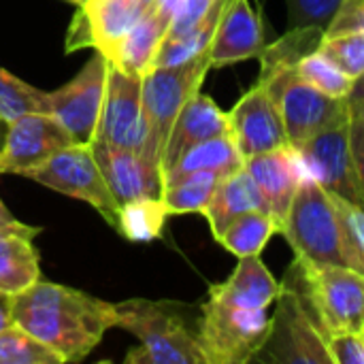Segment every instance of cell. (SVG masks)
<instances>
[{"instance_id":"cell-41","label":"cell","mask_w":364,"mask_h":364,"mask_svg":"<svg viewBox=\"0 0 364 364\" xmlns=\"http://www.w3.org/2000/svg\"><path fill=\"white\" fill-rule=\"evenodd\" d=\"M11 324V296L0 294V328Z\"/></svg>"},{"instance_id":"cell-2","label":"cell","mask_w":364,"mask_h":364,"mask_svg":"<svg viewBox=\"0 0 364 364\" xmlns=\"http://www.w3.org/2000/svg\"><path fill=\"white\" fill-rule=\"evenodd\" d=\"M282 235L301 264L346 267L364 273V254L354 243L333 194L311 177L299 188Z\"/></svg>"},{"instance_id":"cell-38","label":"cell","mask_w":364,"mask_h":364,"mask_svg":"<svg viewBox=\"0 0 364 364\" xmlns=\"http://www.w3.org/2000/svg\"><path fill=\"white\" fill-rule=\"evenodd\" d=\"M333 198H335V203H337V207H339V211H341V215H343V220L352 232L354 243L364 254V207L352 203V200H346L337 194H333Z\"/></svg>"},{"instance_id":"cell-25","label":"cell","mask_w":364,"mask_h":364,"mask_svg":"<svg viewBox=\"0 0 364 364\" xmlns=\"http://www.w3.org/2000/svg\"><path fill=\"white\" fill-rule=\"evenodd\" d=\"M224 177L226 175L222 173L200 171L166 181L162 190V203L168 215H188V213L203 215Z\"/></svg>"},{"instance_id":"cell-12","label":"cell","mask_w":364,"mask_h":364,"mask_svg":"<svg viewBox=\"0 0 364 364\" xmlns=\"http://www.w3.org/2000/svg\"><path fill=\"white\" fill-rule=\"evenodd\" d=\"M154 6V0H85L77 4L66 32V51L94 47L109 60L124 36Z\"/></svg>"},{"instance_id":"cell-16","label":"cell","mask_w":364,"mask_h":364,"mask_svg":"<svg viewBox=\"0 0 364 364\" xmlns=\"http://www.w3.org/2000/svg\"><path fill=\"white\" fill-rule=\"evenodd\" d=\"M245 168L264 198L267 213L275 220L282 232L292 200L303 181L309 177L299 151L292 145H284L279 149L247 158Z\"/></svg>"},{"instance_id":"cell-19","label":"cell","mask_w":364,"mask_h":364,"mask_svg":"<svg viewBox=\"0 0 364 364\" xmlns=\"http://www.w3.org/2000/svg\"><path fill=\"white\" fill-rule=\"evenodd\" d=\"M230 134V119L228 113H224L213 98H209L203 92H196L179 111L166 147L162 156V175L194 145L213 139Z\"/></svg>"},{"instance_id":"cell-44","label":"cell","mask_w":364,"mask_h":364,"mask_svg":"<svg viewBox=\"0 0 364 364\" xmlns=\"http://www.w3.org/2000/svg\"><path fill=\"white\" fill-rule=\"evenodd\" d=\"M350 105H352V102H350ZM354 109H356V111H360V113H363V117H364V107H354Z\"/></svg>"},{"instance_id":"cell-24","label":"cell","mask_w":364,"mask_h":364,"mask_svg":"<svg viewBox=\"0 0 364 364\" xmlns=\"http://www.w3.org/2000/svg\"><path fill=\"white\" fill-rule=\"evenodd\" d=\"M245 164V158L241 156L232 134H222L207 139L194 147H190L166 173H164V183L190 173H200V171H213L222 175H230L237 168Z\"/></svg>"},{"instance_id":"cell-30","label":"cell","mask_w":364,"mask_h":364,"mask_svg":"<svg viewBox=\"0 0 364 364\" xmlns=\"http://www.w3.org/2000/svg\"><path fill=\"white\" fill-rule=\"evenodd\" d=\"M0 364H64V360L23 328H0Z\"/></svg>"},{"instance_id":"cell-18","label":"cell","mask_w":364,"mask_h":364,"mask_svg":"<svg viewBox=\"0 0 364 364\" xmlns=\"http://www.w3.org/2000/svg\"><path fill=\"white\" fill-rule=\"evenodd\" d=\"M264 45L262 23L250 0H228L209 47L211 68L258 58Z\"/></svg>"},{"instance_id":"cell-27","label":"cell","mask_w":364,"mask_h":364,"mask_svg":"<svg viewBox=\"0 0 364 364\" xmlns=\"http://www.w3.org/2000/svg\"><path fill=\"white\" fill-rule=\"evenodd\" d=\"M324 30L320 28H288V32L271 45H264L260 58V75L282 68H296V64L311 51H318Z\"/></svg>"},{"instance_id":"cell-29","label":"cell","mask_w":364,"mask_h":364,"mask_svg":"<svg viewBox=\"0 0 364 364\" xmlns=\"http://www.w3.org/2000/svg\"><path fill=\"white\" fill-rule=\"evenodd\" d=\"M296 73L303 81H307L309 85L333 98H350L356 83L350 75H346L335 62H331L320 51L307 53L296 64Z\"/></svg>"},{"instance_id":"cell-35","label":"cell","mask_w":364,"mask_h":364,"mask_svg":"<svg viewBox=\"0 0 364 364\" xmlns=\"http://www.w3.org/2000/svg\"><path fill=\"white\" fill-rule=\"evenodd\" d=\"M213 2L215 0H183V4L179 6V11L175 13V17L171 21L166 38H179L186 32H190L192 28H196L198 21L209 13Z\"/></svg>"},{"instance_id":"cell-21","label":"cell","mask_w":364,"mask_h":364,"mask_svg":"<svg viewBox=\"0 0 364 364\" xmlns=\"http://www.w3.org/2000/svg\"><path fill=\"white\" fill-rule=\"evenodd\" d=\"M254 209L267 211V205H264V198H262L256 181L252 179V175L247 173V168L243 164L241 168H237L235 173L226 175L220 181V186L203 215L209 222L211 235L218 239L232 220H237L239 215L254 211Z\"/></svg>"},{"instance_id":"cell-32","label":"cell","mask_w":364,"mask_h":364,"mask_svg":"<svg viewBox=\"0 0 364 364\" xmlns=\"http://www.w3.org/2000/svg\"><path fill=\"white\" fill-rule=\"evenodd\" d=\"M331 62H335L346 75L354 81L364 77V34L363 32H341V34H324L320 47Z\"/></svg>"},{"instance_id":"cell-6","label":"cell","mask_w":364,"mask_h":364,"mask_svg":"<svg viewBox=\"0 0 364 364\" xmlns=\"http://www.w3.org/2000/svg\"><path fill=\"white\" fill-rule=\"evenodd\" d=\"M267 309H241L207 299L198 316V341L207 364L254 363L269 337Z\"/></svg>"},{"instance_id":"cell-42","label":"cell","mask_w":364,"mask_h":364,"mask_svg":"<svg viewBox=\"0 0 364 364\" xmlns=\"http://www.w3.org/2000/svg\"><path fill=\"white\" fill-rule=\"evenodd\" d=\"M350 102H352V107H364V77H360L354 83V90L350 94Z\"/></svg>"},{"instance_id":"cell-7","label":"cell","mask_w":364,"mask_h":364,"mask_svg":"<svg viewBox=\"0 0 364 364\" xmlns=\"http://www.w3.org/2000/svg\"><path fill=\"white\" fill-rule=\"evenodd\" d=\"M277 102L288 145L296 147L316 132L352 115L350 98H333L303 81L296 68H282L258 79Z\"/></svg>"},{"instance_id":"cell-39","label":"cell","mask_w":364,"mask_h":364,"mask_svg":"<svg viewBox=\"0 0 364 364\" xmlns=\"http://www.w3.org/2000/svg\"><path fill=\"white\" fill-rule=\"evenodd\" d=\"M9 232H13V235H23V237L34 239V237H38V235L43 232V228L17 220V218L9 211V207L0 200V235H9Z\"/></svg>"},{"instance_id":"cell-34","label":"cell","mask_w":364,"mask_h":364,"mask_svg":"<svg viewBox=\"0 0 364 364\" xmlns=\"http://www.w3.org/2000/svg\"><path fill=\"white\" fill-rule=\"evenodd\" d=\"M333 364H364V333H337L328 337Z\"/></svg>"},{"instance_id":"cell-15","label":"cell","mask_w":364,"mask_h":364,"mask_svg":"<svg viewBox=\"0 0 364 364\" xmlns=\"http://www.w3.org/2000/svg\"><path fill=\"white\" fill-rule=\"evenodd\" d=\"M228 119L230 134L245 160L288 145L279 107L260 81L230 109Z\"/></svg>"},{"instance_id":"cell-28","label":"cell","mask_w":364,"mask_h":364,"mask_svg":"<svg viewBox=\"0 0 364 364\" xmlns=\"http://www.w3.org/2000/svg\"><path fill=\"white\" fill-rule=\"evenodd\" d=\"M168 211L162 198H136L119 205L117 230L134 243H149L162 235Z\"/></svg>"},{"instance_id":"cell-23","label":"cell","mask_w":364,"mask_h":364,"mask_svg":"<svg viewBox=\"0 0 364 364\" xmlns=\"http://www.w3.org/2000/svg\"><path fill=\"white\" fill-rule=\"evenodd\" d=\"M41 279V256L34 239L0 235V294L17 296Z\"/></svg>"},{"instance_id":"cell-26","label":"cell","mask_w":364,"mask_h":364,"mask_svg":"<svg viewBox=\"0 0 364 364\" xmlns=\"http://www.w3.org/2000/svg\"><path fill=\"white\" fill-rule=\"evenodd\" d=\"M275 232H279L275 220L267 211L254 209L232 220L218 237V243L237 258L260 256Z\"/></svg>"},{"instance_id":"cell-1","label":"cell","mask_w":364,"mask_h":364,"mask_svg":"<svg viewBox=\"0 0 364 364\" xmlns=\"http://www.w3.org/2000/svg\"><path fill=\"white\" fill-rule=\"evenodd\" d=\"M11 324L51 348L64 364L85 360L117 326L115 305L87 292L45 282L11 299Z\"/></svg>"},{"instance_id":"cell-14","label":"cell","mask_w":364,"mask_h":364,"mask_svg":"<svg viewBox=\"0 0 364 364\" xmlns=\"http://www.w3.org/2000/svg\"><path fill=\"white\" fill-rule=\"evenodd\" d=\"M70 143V134L51 113H26L9 122L0 149V175L21 177Z\"/></svg>"},{"instance_id":"cell-22","label":"cell","mask_w":364,"mask_h":364,"mask_svg":"<svg viewBox=\"0 0 364 364\" xmlns=\"http://www.w3.org/2000/svg\"><path fill=\"white\" fill-rule=\"evenodd\" d=\"M168 28L171 19L162 15L156 6H151L124 36L115 55L109 62L130 75H145L151 68L162 41L166 38Z\"/></svg>"},{"instance_id":"cell-3","label":"cell","mask_w":364,"mask_h":364,"mask_svg":"<svg viewBox=\"0 0 364 364\" xmlns=\"http://www.w3.org/2000/svg\"><path fill=\"white\" fill-rule=\"evenodd\" d=\"M115 305L117 326L136 337L126 364H207L198 341V322L188 320L190 307L173 301L130 299Z\"/></svg>"},{"instance_id":"cell-13","label":"cell","mask_w":364,"mask_h":364,"mask_svg":"<svg viewBox=\"0 0 364 364\" xmlns=\"http://www.w3.org/2000/svg\"><path fill=\"white\" fill-rule=\"evenodd\" d=\"M350 119L352 115L316 132L294 149L299 151L309 177L316 179L326 192L364 207L352 164Z\"/></svg>"},{"instance_id":"cell-45","label":"cell","mask_w":364,"mask_h":364,"mask_svg":"<svg viewBox=\"0 0 364 364\" xmlns=\"http://www.w3.org/2000/svg\"><path fill=\"white\" fill-rule=\"evenodd\" d=\"M68 2H73V4H81V2H85V0H68Z\"/></svg>"},{"instance_id":"cell-37","label":"cell","mask_w":364,"mask_h":364,"mask_svg":"<svg viewBox=\"0 0 364 364\" xmlns=\"http://www.w3.org/2000/svg\"><path fill=\"white\" fill-rule=\"evenodd\" d=\"M350 145H352L354 177H356V186L364 203V117L354 107H352V119H350Z\"/></svg>"},{"instance_id":"cell-10","label":"cell","mask_w":364,"mask_h":364,"mask_svg":"<svg viewBox=\"0 0 364 364\" xmlns=\"http://www.w3.org/2000/svg\"><path fill=\"white\" fill-rule=\"evenodd\" d=\"M109 58L100 51L66 85L47 92V113H51L70 134L73 143L92 145L100 119L105 87H107Z\"/></svg>"},{"instance_id":"cell-9","label":"cell","mask_w":364,"mask_h":364,"mask_svg":"<svg viewBox=\"0 0 364 364\" xmlns=\"http://www.w3.org/2000/svg\"><path fill=\"white\" fill-rule=\"evenodd\" d=\"M311 309L326 339L364 328V273L346 267H307L294 260Z\"/></svg>"},{"instance_id":"cell-43","label":"cell","mask_w":364,"mask_h":364,"mask_svg":"<svg viewBox=\"0 0 364 364\" xmlns=\"http://www.w3.org/2000/svg\"><path fill=\"white\" fill-rule=\"evenodd\" d=\"M6 132H9V122L0 115V149L4 145V139H6Z\"/></svg>"},{"instance_id":"cell-5","label":"cell","mask_w":364,"mask_h":364,"mask_svg":"<svg viewBox=\"0 0 364 364\" xmlns=\"http://www.w3.org/2000/svg\"><path fill=\"white\" fill-rule=\"evenodd\" d=\"M211 70L209 51L175 66H151L141 79L143 117L147 124V158L162 168L171 128L183 105L200 92Z\"/></svg>"},{"instance_id":"cell-36","label":"cell","mask_w":364,"mask_h":364,"mask_svg":"<svg viewBox=\"0 0 364 364\" xmlns=\"http://www.w3.org/2000/svg\"><path fill=\"white\" fill-rule=\"evenodd\" d=\"M341 32H363L364 34V0H346L337 15L333 17L326 34Z\"/></svg>"},{"instance_id":"cell-17","label":"cell","mask_w":364,"mask_h":364,"mask_svg":"<svg viewBox=\"0 0 364 364\" xmlns=\"http://www.w3.org/2000/svg\"><path fill=\"white\" fill-rule=\"evenodd\" d=\"M92 151L117 205L136 198H162V168L143 151L109 147L100 143H92Z\"/></svg>"},{"instance_id":"cell-46","label":"cell","mask_w":364,"mask_h":364,"mask_svg":"<svg viewBox=\"0 0 364 364\" xmlns=\"http://www.w3.org/2000/svg\"><path fill=\"white\" fill-rule=\"evenodd\" d=\"M363 333H364V328H363Z\"/></svg>"},{"instance_id":"cell-31","label":"cell","mask_w":364,"mask_h":364,"mask_svg":"<svg viewBox=\"0 0 364 364\" xmlns=\"http://www.w3.org/2000/svg\"><path fill=\"white\" fill-rule=\"evenodd\" d=\"M47 92L32 87L0 66V115L13 122L26 113H47Z\"/></svg>"},{"instance_id":"cell-40","label":"cell","mask_w":364,"mask_h":364,"mask_svg":"<svg viewBox=\"0 0 364 364\" xmlns=\"http://www.w3.org/2000/svg\"><path fill=\"white\" fill-rule=\"evenodd\" d=\"M181 4H183V0H154V6H156L162 15H166L171 21H173V17H175V13L179 11Z\"/></svg>"},{"instance_id":"cell-11","label":"cell","mask_w":364,"mask_h":364,"mask_svg":"<svg viewBox=\"0 0 364 364\" xmlns=\"http://www.w3.org/2000/svg\"><path fill=\"white\" fill-rule=\"evenodd\" d=\"M141 79L143 75H130L109 62L107 87L94 143L136 149L147 156V124L143 117Z\"/></svg>"},{"instance_id":"cell-8","label":"cell","mask_w":364,"mask_h":364,"mask_svg":"<svg viewBox=\"0 0 364 364\" xmlns=\"http://www.w3.org/2000/svg\"><path fill=\"white\" fill-rule=\"evenodd\" d=\"M21 177L32 179L64 196L79 198L92 205L100 213V218L113 230H117L119 205L105 181V175L96 162L92 145L70 143L60 151H55L53 156H49L38 166L26 171Z\"/></svg>"},{"instance_id":"cell-4","label":"cell","mask_w":364,"mask_h":364,"mask_svg":"<svg viewBox=\"0 0 364 364\" xmlns=\"http://www.w3.org/2000/svg\"><path fill=\"white\" fill-rule=\"evenodd\" d=\"M254 363L333 364L326 333L307 301L294 262L279 286L277 311Z\"/></svg>"},{"instance_id":"cell-20","label":"cell","mask_w":364,"mask_h":364,"mask_svg":"<svg viewBox=\"0 0 364 364\" xmlns=\"http://www.w3.org/2000/svg\"><path fill=\"white\" fill-rule=\"evenodd\" d=\"M277 294L279 284L260 256L239 258L232 275L224 284L209 288V299L241 309H269V305L277 301Z\"/></svg>"},{"instance_id":"cell-33","label":"cell","mask_w":364,"mask_h":364,"mask_svg":"<svg viewBox=\"0 0 364 364\" xmlns=\"http://www.w3.org/2000/svg\"><path fill=\"white\" fill-rule=\"evenodd\" d=\"M346 0H286L288 28H320L326 32Z\"/></svg>"}]
</instances>
